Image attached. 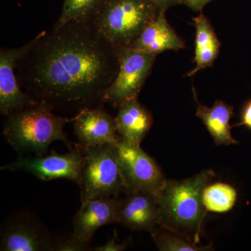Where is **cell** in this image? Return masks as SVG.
I'll return each instance as SVG.
<instances>
[{
    "instance_id": "obj_15",
    "label": "cell",
    "mask_w": 251,
    "mask_h": 251,
    "mask_svg": "<svg viewBox=\"0 0 251 251\" xmlns=\"http://www.w3.org/2000/svg\"><path fill=\"white\" fill-rule=\"evenodd\" d=\"M115 122L117 133L121 138L140 145L153 125V117L138 98H133L120 105Z\"/></svg>"
},
{
    "instance_id": "obj_3",
    "label": "cell",
    "mask_w": 251,
    "mask_h": 251,
    "mask_svg": "<svg viewBox=\"0 0 251 251\" xmlns=\"http://www.w3.org/2000/svg\"><path fill=\"white\" fill-rule=\"evenodd\" d=\"M49 104L38 102L32 106L13 112L6 117L2 133L7 143L19 154H47L51 143L62 141L69 150L74 144L64 131L72 118L56 115Z\"/></svg>"
},
{
    "instance_id": "obj_7",
    "label": "cell",
    "mask_w": 251,
    "mask_h": 251,
    "mask_svg": "<svg viewBox=\"0 0 251 251\" xmlns=\"http://www.w3.org/2000/svg\"><path fill=\"white\" fill-rule=\"evenodd\" d=\"M117 49L118 72L105 93L103 102L118 109L125 100L138 98L156 55L130 47Z\"/></svg>"
},
{
    "instance_id": "obj_5",
    "label": "cell",
    "mask_w": 251,
    "mask_h": 251,
    "mask_svg": "<svg viewBox=\"0 0 251 251\" xmlns=\"http://www.w3.org/2000/svg\"><path fill=\"white\" fill-rule=\"evenodd\" d=\"M80 188L81 203L126 193L118 161L117 145L85 148V163Z\"/></svg>"
},
{
    "instance_id": "obj_24",
    "label": "cell",
    "mask_w": 251,
    "mask_h": 251,
    "mask_svg": "<svg viewBox=\"0 0 251 251\" xmlns=\"http://www.w3.org/2000/svg\"><path fill=\"white\" fill-rule=\"evenodd\" d=\"M213 0H182V4L187 5L188 7L197 11H202L206 4Z\"/></svg>"
},
{
    "instance_id": "obj_8",
    "label": "cell",
    "mask_w": 251,
    "mask_h": 251,
    "mask_svg": "<svg viewBox=\"0 0 251 251\" xmlns=\"http://www.w3.org/2000/svg\"><path fill=\"white\" fill-rule=\"evenodd\" d=\"M116 145L126 193L147 192L156 196L166 181L158 163L140 145L120 137Z\"/></svg>"
},
{
    "instance_id": "obj_20",
    "label": "cell",
    "mask_w": 251,
    "mask_h": 251,
    "mask_svg": "<svg viewBox=\"0 0 251 251\" xmlns=\"http://www.w3.org/2000/svg\"><path fill=\"white\" fill-rule=\"evenodd\" d=\"M155 245L161 251H205L214 250L212 246L199 245L184 234L158 226L151 233Z\"/></svg>"
},
{
    "instance_id": "obj_10",
    "label": "cell",
    "mask_w": 251,
    "mask_h": 251,
    "mask_svg": "<svg viewBox=\"0 0 251 251\" xmlns=\"http://www.w3.org/2000/svg\"><path fill=\"white\" fill-rule=\"evenodd\" d=\"M0 250L52 251L54 239L47 229L27 214H16L1 232Z\"/></svg>"
},
{
    "instance_id": "obj_16",
    "label": "cell",
    "mask_w": 251,
    "mask_h": 251,
    "mask_svg": "<svg viewBox=\"0 0 251 251\" xmlns=\"http://www.w3.org/2000/svg\"><path fill=\"white\" fill-rule=\"evenodd\" d=\"M198 106L196 116L202 120L216 145H237L239 142L231 134L229 121L233 116L234 108L223 100H217L212 106L200 103L194 91Z\"/></svg>"
},
{
    "instance_id": "obj_6",
    "label": "cell",
    "mask_w": 251,
    "mask_h": 251,
    "mask_svg": "<svg viewBox=\"0 0 251 251\" xmlns=\"http://www.w3.org/2000/svg\"><path fill=\"white\" fill-rule=\"evenodd\" d=\"M85 148L75 144L70 151L58 153L52 151L44 156H21L9 164L1 167V171L27 172L42 181L65 179L80 186L82 180Z\"/></svg>"
},
{
    "instance_id": "obj_23",
    "label": "cell",
    "mask_w": 251,
    "mask_h": 251,
    "mask_svg": "<svg viewBox=\"0 0 251 251\" xmlns=\"http://www.w3.org/2000/svg\"><path fill=\"white\" fill-rule=\"evenodd\" d=\"M237 126H244L251 130V99L243 105L241 111L240 122Z\"/></svg>"
},
{
    "instance_id": "obj_12",
    "label": "cell",
    "mask_w": 251,
    "mask_h": 251,
    "mask_svg": "<svg viewBox=\"0 0 251 251\" xmlns=\"http://www.w3.org/2000/svg\"><path fill=\"white\" fill-rule=\"evenodd\" d=\"M122 199L119 196L99 198L81 203L73 219V234L91 242L96 231L106 225L118 224Z\"/></svg>"
},
{
    "instance_id": "obj_4",
    "label": "cell",
    "mask_w": 251,
    "mask_h": 251,
    "mask_svg": "<svg viewBox=\"0 0 251 251\" xmlns=\"http://www.w3.org/2000/svg\"><path fill=\"white\" fill-rule=\"evenodd\" d=\"M159 11L151 0H106L90 23L111 45L129 47Z\"/></svg>"
},
{
    "instance_id": "obj_13",
    "label": "cell",
    "mask_w": 251,
    "mask_h": 251,
    "mask_svg": "<svg viewBox=\"0 0 251 251\" xmlns=\"http://www.w3.org/2000/svg\"><path fill=\"white\" fill-rule=\"evenodd\" d=\"M158 221L159 209L156 195L129 193L122 199L118 224L124 227L151 234L158 227Z\"/></svg>"
},
{
    "instance_id": "obj_19",
    "label": "cell",
    "mask_w": 251,
    "mask_h": 251,
    "mask_svg": "<svg viewBox=\"0 0 251 251\" xmlns=\"http://www.w3.org/2000/svg\"><path fill=\"white\" fill-rule=\"evenodd\" d=\"M106 0H64L62 12L53 29L74 21L92 22Z\"/></svg>"
},
{
    "instance_id": "obj_22",
    "label": "cell",
    "mask_w": 251,
    "mask_h": 251,
    "mask_svg": "<svg viewBox=\"0 0 251 251\" xmlns=\"http://www.w3.org/2000/svg\"><path fill=\"white\" fill-rule=\"evenodd\" d=\"M128 247V242H122L121 244H117V233L115 231L113 237L111 239H108V242L104 244L102 247L94 248L95 251H125Z\"/></svg>"
},
{
    "instance_id": "obj_21",
    "label": "cell",
    "mask_w": 251,
    "mask_h": 251,
    "mask_svg": "<svg viewBox=\"0 0 251 251\" xmlns=\"http://www.w3.org/2000/svg\"><path fill=\"white\" fill-rule=\"evenodd\" d=\"M94 251L91 242H85L72 233L70 237L54 240V251Z\"/></svg>"
},
{
    "instance_id": "obj_14",
    "label": "cell",
    "mask_w": 251,
    "mask_h": 251,
    "mask_svg": "<svg viewBox=\"0 0 251 251\" xmlns=\"http://www.w3.org/2000/svg\"><path fill=\"white\" fill-rule=\"evenodd\" d=\"M129 47L157 56L166 51L184 49L185 43L167 21L166 10H160L156 18Z\"/></svg>"
},
{
    "instance_id": "obj_2",
    "label": "cell",
    "mask_w": 251,
    "mask_h": 251,
    "mask_svg": "<svg viewBox=\"0 0 251 251\" xmlns=\"http://www.w3.org/2000/svg\"><path fill=\"white\" fill-rule=\"evenodd\" d=\"M216 176L205 170L184 180L166 179L156 195L159 209L158 226L184 234L201 244V234L206 212L202 193Z\"/></svg>"
},
{
    "instance_id": "obj_11",
    "label": "cell",
    "mask_w": 251,
    "mask_h": 251,
    "mask_svg": "<svg viewBox=\"0 0 251 251\" xmlns=\"http://www.w3.org/2000/svg\"><path fill=\"white\" fill-rule=\"evenodd\" d=\"M103 104L86 108L72 118L74 133L83 148L103 145H116L120 136L115 118L105 111Z\"/></svg>"
},
{
    "instance_id": "obj_9",
    "label": "cell",
    "mask_w": 251,
    "mask_h": 251,
    "mask_svg": "<svg viewBox=\"0 0 251 251\" xmlns=\"http://www.w3.org/2000/svg\"><path fill=\"white\" fill-rule=\"evenodd\" d=\"M32 44L31 39L20 48L0 50V113L3 116L38 103L20 87L16 72L20 59Z\"/></svg>"
},
{
    "instance_id": "obj_18",
    "label": "cell",
    "mask_w": 251,
    "mask_h": 251,
    "mask_svg": "<svg viewBox=\"0 0 251 251\" xmlns=\"http://www.w3.org/2000/svg\"><path fill=\"white\" fill-rule=\"evenodd\" d=\"M237 198L236 188L223 182L209 183L202 193V202L206 210L218 214L232 210Z\"/></svg>"
},
{
    "instance_id": "obj_17",
    "label": "cell",
    "mask_w": 251,
    "mask_h": 251,
    "mask_svg": "<svg viewBox=\"0 0 251 251\" xmlns=\"http://www.w3.org/2000/svg\"><path fill=\"white\" fill-rule=\"evenodd\" d=\"M196 27V49L194 62L196 67L187 74L193 76L196 73L206 67H211L217 58L221 44L216 36L214 28L208 18L202 13L193 18Z\"/></svg>"
},
{
    "instance_id": "obj_25",
    "label": "cell",
    "mask_w": 251,
    "mask_h": 251,
    "mask_svg": "<svg viewBox=\"0 0 251 251\" xmlns=\"http://www.w3.org/2000/svg\"><path fill=\"white\" fill-rule=\"evenodd\" d=\"M159 10H167L175 5L182 4V0H151Z\"/></svg>"
},
{
    "instance_id": "obj_1",
    "label": "cell",
    "mask_w": 251,
    "mask_h": 251,
    "mask_svg": "<svg viewBox=\"0 0 251 251\" xmlns=\"http://www.w3.org/2000/svg\"><path fill=\"white\" fill-rule=\"evenodd\" d=\"M118 69L117 48L90 22L74 21L34 38L16 72L20 87L36 101L77 113L104 103Z\"/></svg>"
}]
</instances>
